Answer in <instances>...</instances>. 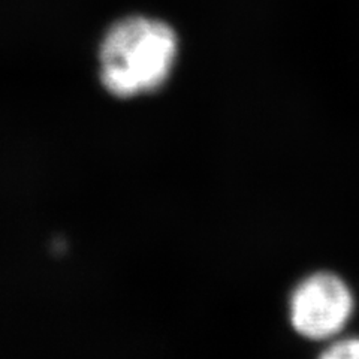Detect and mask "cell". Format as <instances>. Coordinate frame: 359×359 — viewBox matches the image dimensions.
Listing matches in <instances>:
<instances>
[{"label": "cell", "mask_w": 359, "mask_h": 359, "mask_svg": "<svg viewBox=\"0 0 359 359\" xmlns=\"http://www.w3.org/2000/svg\"><path fill=\"white\" fill-rule=\"evenodd\" d=\"M290 322L298 334L323 340L339 334L353 313V295L343 280L319 273L301 282L290 297Z\"/></svg>", "instance_id": "7a4b0ae2"}, {"label": "cell", "mask_w": 359, "mask_h": 359, "mask_svg": "<svg viewBox=\"0 0 359 359\" xmlns=\"http://www.w3.org/2000/svg\"><path fill=\"white\" fill-rule=\"evenodd\" d=\"M323 358L330 359H359V339L341 340L332 344L323 353Z\"/></svg>", "instance_id": "3957f363"}, {"label": "cell", "mask_w": 359, "mask_h": 359, "mask_svg": "<svg viewBox=\"0 0 359 359\" xmlns=\"http://www.w3.org/2000/svg\"><path fill=\"white\" fill-rule=\"evenodd\" d=\"M177 54L178 38L170 25L126 17L108 29L100 43V81L117 97L151 93L170 78Z\"/></svg>", "instance_id": "6da1fadb"}]
</instances>
